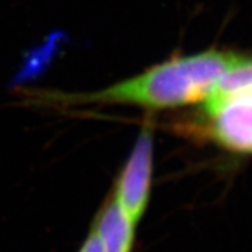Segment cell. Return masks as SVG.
I'll return each instance as SVG.
<instances>
[{"instance_id":"1","label":"cell","mask_w":252,"mask_h":252,"mask_svg":"<svg viewBox=\"0 0 252 252\" xmlns=\"http://www.w3.org/2000/svg\"><path fill=\"white\" fill-rule=\"evenodd\" d=\"M240 58L223 50L174 57L133 78L87 95L86 100L132 104L150 110L195 104L208 97L220 77Z\"/></svg>"},{"instance_id":"4","label":"cell","mask_w":252,"mask_h":252,"mask_svg":"<svg viewBox=\"0 0 252 252\" xmlns=\"http://www.w3.org/2000/svg\"><path fill=\"white\" fill-rule=\"evenodd\" d=\"M134 225L113 198L106 201L95 218L93 229L99 237L104 252H132Z\"/></svg>"},{"instance_id":"3","label":"cell","mask_w":252,"mask_h":252,"mask_svg":"<svg viewBox=\"0 0 252 252\" xmlns=\"http://www.w3.org/2000/svg\"><path fill=\"white\" fill-rule=\"evenodd\" d=\"M206 132L215 142L234 153L252 154V95L237 96L202 108Z\"/></svg>"},{"instance_id":"5","label":"cell","mask_w":252,"mask_h":252,"mask_svg":"<svg viewBox=\"0 0 252 252\" xmlns=\"http://www.w3.org/2000/svg\"><path fill=\"white\" fill-rule=\"evenodd\" d=\"M252 95V59L241 57L220 77L204 100L202 108H211L237 96Z\"/></svg>"},{"instance_id":"2","label":"cell","mask_w":252,"mask_h":252,"mask_svg":"<svg viewBox=\"0 0 252 252\" xmlns=\"http://www.w3.org/2000/svg\"><path fill=\"white\" fill-rule=\"evenodd\" d=\"M153 160V131L151 128L144 127L117 179L113 197L134 224H137L144 217L150 200Z\"/></svg>"},{"instance_id":"6","label":"cell","mask_w":252,"mask_h":252,"mask_svg":"<svg viewBox=\"0 0 252 252\" xmlns=\"http://www.w3.org/2000/svg\"><path fill=\"white\" fill-rule=\"evenodd\" d=\"M78 252H104L99 237L95 233V230L91 229V232H90V234L87 236V238L85 240Z\"/></svg>"}]
</instances>
